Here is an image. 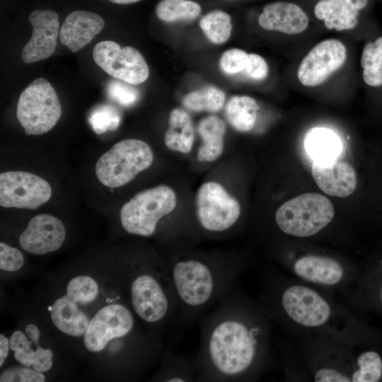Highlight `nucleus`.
<instances>
[{
	"mask_svg": "<svg viewBox=\"0 0 382 382\" xmlns=\"http://www.w3.org/2000/svg\"><path fill=\"white\" fill-rule=\"evenodd\" d=\"M271 319L260 301L236 287L230 291L201 323L197 382L258 379L272 362Z\"/></svg>",
	"mask_w": 382,
	"mask_h": 382,
	"instance_id": "1",
	"label": "nucleus"
},
{
	"mask_svg": "<svg viewBox=\"0 0 382 382\" xmlns=\"http://www.w3.org/2000/svg\"><path fill=\"white\" fill-rule=\"evenodd\" d=\"M178 307L181 332L190 328L236 287L247 261L233 254L173 248L163 260Z\"/></svg>",
	"mask_w": 382,
	"mask_h": 382,
	"instance_id": "2",
	"label": "nucleus"
},
{
	"mask_svg": "<svg viewBox=\"0 0 382 382\" xmlns=\"http://www.w3.org/2000/svg\"><path fill=\"white\" fill-rule=\"evenodd\" d=\"M260 298L272 318L304 328H322L333 314L330 302L317 291L303 284H284L271 272L263 277Z\"/></svg>",
	"mask_w": 382,
	"mask_h": 382,
	"instance_id": "3",
	"label": "nucleus"
},
{
	"mask_svg": "<svg viewBox=\"0 0 382 382\" xmlns=\"http://www.w3.org/2000/svg\"><path fill=\"white\" fill-rule=\"evenodd\" d=\"M176 205L175 192L167 185L142 190L122 205L121 225L129 234L150 237L156 233L158 222L173 212Z\"/></svg>",
	"mask_w": 382,
	"mask_h": 382,
	"instance_id": "4",
	"label": "nucleus"
},
{
	"mask_svg": "<svg viewBox=\"0 0 382 382\" xmlns=\"http://www.w3.org/2000/svg\"><path fill=\"white\" fill-rule=\"evenodd\" d=\"M334 207L329 199L308 192L289 199L275 213V222L284 233L295 237L312 236L332 221Z\"/></svg>",
	"mask_w": 382,
	"mask_h": 382,
	"instance_id": "5",
	"label": "nucleus"
},
{
	"mask_svg": "<svg viewBox=\"0 0 382 382\" xmlns=\"http://www.w3.org/2000/svg\"><path fill=\"white\" fill-rule=\"evenodd\" d=\"M154 153L144 141L127 139L114 144L96 164L98 180L108 187H119L132 181L153 163Z\"/></svg>",
	"mask_w": 382,
	"mask_h": 382,
	"instance_id": "6",
	"label": "nucleus"
},
{
	"mask_svg": "<svg viewBox=\"0 0 382 382\" xmlns=\"http://www.w3.org/2000/svg\"><path fill=\"white\" fill-rule=\"evenodd\" d=\"M61 115V104L55 90L43 78L32 81L19 97L16 117L26 135H40L49 132Z\"/></svg>",
	"mask_w": 382,
	"mask_h": 382,
	"instance_id": "7",
	"label": "nucleus"
},
{
	"mask_svg": "<svg viewBox=\"0 0 382 382\" xmlns=\"http://www.w3.org/2000/svg\"><path fill=\"white\" fill-rule=\"evenodd\" d=\"M195 205L199 227L210 234L229 231L237 224L241 213L238 201L215 181H208L199 186Z\"/></svg>",
	"mask_w": 382,
	"mask_h": 382,
	"instance_id": "8",
	"label": "nucleus"
},
{
	"mask_svg": "<svg viewBox=\"0 0 382 382\" xmlns=\"http://www.w3.org/2000/svg\"><path fill=\"white\" fill-rule=\"evenodd\" d=\"M93 58L108 74L132 85L144 82L149 76L144 57L132 47H121L113 41H101L94 47Z\"/></svg>",
	"mask_w": 382,
	"mask_h": 382,
	"instance_id": "9",
	"label": "nucleus"
},
{
	"mask_svg": "<svg viewBox=\"0 0 382 382\" xmlns=\"http://www.w3.org/2000/svg\"><path fill=\"white\" fill-rule=\"evenodd\" d=\"M50 185L43 178L25 171L0 174V204L6 208L35 209L52 196Z\"/></svg>",
	"mask_w": 382,
	"mask_h": 382,
	"instance_id": "10",
	"label": "nucleus"
},
{
	"mask_svg": "<svg viewBox=\"0 0 382 382\" xmlns=\"http://www.w3.org/2000/svg\"><path fill=\"white\" fill-rule=\"evenodd\" d=\"M134 328L135 320L129 308L121 303L107 305L90 320L83 344L88 351L98 352L110 340L128 336Z\"/></svg>",
	"mask_w": 382,
	"mask_h": 382,
	"instance_id": "11",
	"label": "nucleus"
},
{
	"mask_svg": "<svg viewBox=\"0 0 382 382\" xmlns=\"http://www.w3.org/2000/svg\"><path fill=\"white\" fill-rule=\"evenodd\" d=\"M347 59L345 45L337 39H326L316 45L301 60L297 78L304 86L323 83L342 67Z\"/></svg>",
	"mask_w": 382,
	"mask_h": 382,
	"instance_id": "12",
	"label": "nucleus"
},
{
	"mask_svg": "<svg viewBox=\"0 0 382 382\" xmlns=\"http://www.w3.org/2000/svg\"><path fill=\"white\" fill-rule=\"evenodd\" d=\"M29 21L33 34L21 52V59L26 64L50 57L55 50L60 31L58 14L53 11H34L29 16Z\"/></svg>",
	"mask_w": 382,
	"mask_h": 382,
	"instance_id": "13",
	"label": "nucleus"
},
{
	"mask_svg": "<svg viewBox=\"0 0 382 382\" xmlns=\"http://www.w3.org/2000/svg\"><path fill=\"white\" fill-rule=\"evenodd\" d=\"M65 237V228L59 219L40 214L30 220L19 236V243L29 253L44 255L59 249Z\"/></svg>",
	"mask_w": 382,
	"mask_h": 382,
	"instance_id": "14",
	"label": "nucleus"
},
{
	"mask_svg": "<svg viewBox=\"0 0 382 382\" xmlns=\"http://www.w3.org/2000/svg\"><path fill=\"white\" fill-rule=\"evenodd\" d=\"M291 270L300 279L325 286L340 284L347 274L343 265L336 259L314 254L297 258L291 265Z\"/></svg>",
	"mask_w": 382,
	"mask_h": 382,
	"instance_id": "15",
	"label": "nucleus"
},
{
	"mask_svg": "<svg viewBox=\"0 0 382 382\" xmlns=\"http://www.w3.org/2000/svg\"><path fill=\"white\" fill-rule=\"evenodd\" d=\"M258 23L267 30L286 35H298L309 24L306 13L298 5L288 1H276L265 5L258 17Z\"/></svg>",
	"mask_w": 382,
	"mask_h": 382,
	"instance_id": "16",
	"label": "nucleus"
},
{
	"mask_svg": "<svg viewBox=\"0 0 382 382\" xmlns=\"http://www.w3.org/2000/svg\"><path fill=\"white\" fill-rule=\"evenodd\" d=\"M369 0H319L313 13L328 30L344 31L352 30L359 23L362 11Z\"/></svg>",
	"mask_w": 382,
	"mask_h": 382,
	"instance_id": "17",
	"label": "nucleus"
},
{
	"mask_svg": "<svg viewBox=\"0 0 382 382\" xmlns=\"http://www.w3.org/2000/svg\"><path fill=\"white\" fill-rule=\"evenodd\" d=\"M311 173L318 187L330 196L347 197L357 187L356 173L352 166L345 162H314Z\"/></svg>",
	"mask_w": 382,
	"mask_h": 382,
	"instance_id": "18",
	"label": "nucleus"
},
{
	"mask_svg": "<svg viewBox=\"0 0 382 382\" xmlns=\"http://www.w3.org/2000/svg\"><path fill=\"white\" fill-rule=\"evenodd\" d=\"M105 21L98 14L86 11L69 13L60 28L61 42L71 52L81 50L104 28Z\"/></svg>",
	"mask_w": 382,
	"mask_h": 382,
	"instance_id": "19",
	"label": "nucleus"
},
{
	"mask_svg": "<svg viewBox=\"0 0 382 382\" xmlns=\"http://www.w3.org/2000/svg\"><path fill=\"white\" fill-rule=\"evenodd\" d=\"M50 309L52 320L60 331L74 337L85 334L90 319L67 295L56 300Z\"/></svg>",
	"mask_w": 382,
	"mask_h": 382,
	"instance_id": "20",
	"label": "nucleus"
},
{
	"mask_svg": "<svg viewBox=\"0 0 382 382\" xmlns=\"http://www.w3.org/2000/svg\"><path fill=\"white\" fill-rule=\"evenodd\" d=\"M225 122L218 116L209 115L198 124L197 131L202 143L197 153L201 162H213L222 154L224 149Z\"/></svg>",
	"mask_w": 382,
	"mask_h": 382,
	"instance_id": "21",
	"label": "nucleus"
},
{
	"mask_svg": "<svg viewBox=\"0 0 382 382\" xmlns=\"http://www.w3.org/2000/svg\"><path fill=\"white\" fill-rule=\"evenodd\" d=\"M194 139L193 123L188 112L181 108L172 110L164 135L166 147L173 151L188 154L192 149Z\"/></svg>",
	"mask_w": 382,
	"mask_h": 382,
	"instance_id": "22",
	"label": "nucleus"
},
{
	"mask_svg": "<svg viewBox=\"0 0 382 382\" xmlns=\"http://www.w3.org/2000/svg\"><path fill=\"white\" fill-rule=\"evenodd\" d=\"M358 295L361 306L382 315V257L360 271Z\"/></svg>",
	"mask_w": 382,
	"mask_h": 382,
	"instance_id": "23",
	"label": "nucleus"
},
{
	"mask_svg": "<svg viewBox=\"0 0 382 382\" xmlns=\"http://www.w3.org/2000/svg\"><path fill=\"white\" fill-rule=\"evenodd\" d=\"M303 144L309 156L318 163L335 161L342 149L339 137L325 127L310 129L304 137Z\"/></svg>",
	"mask_w": 382,
	"mask_h": 382,
	"instance_id": "24",
	"label": "nucleus"
},
{
	"mask_svg": "<svg viewBox=\"0 0 382 382\" xmlns=\"http://www.w3.org/2000/svg\"><path fill=\"white\" fill-rule=\"evenodd\" d=\"M162 366L156 378L166 382H197L195 357L166 349L161 354Z\"/></svg>",
	"mask_w": 382,
	"mask_h": 382,
	"instance_id": "25",
	"label": "nucleus"
},
{
	"mask_svg": "<svg viewBox=\"0 0 382 382\" xmlns=\"http://www.w3.org/2000/svg\"><path fill=\"white\" fill-rule=\"evenodd\" d=\"M259 109L254 98L248 96H235L226 103L225 115L236 130L245 132L254 127Z\"/></svg>",
	"mask_w": 382,
	"mask_h": 382,
	"instance_id": "26",
	"label": "nucleus"
},
{
	"mask_svg": "<svg viewBox=\"0 0 382 382\" xmlns=\"http://www.w3.org/2000/svg\"><path fill=\"white\" fill-rule=\"evenodd\" d=\"M360 64L366 85L371 88L382 87V36L364 45Z\"/></svg>",
	"mask_w": 382,
	"mask_h": 382,
	"instance_id": "27",
	"label": "nucleus"
},
{
	"mask_svg": "<svg viewBox=\"0 0 382 382\" xmlns=\"http://www.w3.org/2000/svg\"><path fill=\"white\" fill-rule=\"evenodd\" d=\"M352 382L382 381V354L374 346L356 357L350 374Z\"/></svg>",
	"mask_w": 382,
	"mask_h": 382,
	"instance_id": "28",
	"label": "nucleus"
},
{
	"mask_svg": "<svg viewBox=\"0 0 382 382\" xmlns=\"http://www.w3.org/2000/svg\"><path fill=\"white\" fill-rule=\"evenodd\" d=\"M155 11L157 17L165 22L192 21L199 16L201 6L191 0H161Z\"/></svg>",
	"mask_w": 382,
	"mask_h": 382,
	"instance_id": "29",
	"label": "nucleus"
},
{
	"mask_svg": "<svg viewBox=\"0 0 382 382\" xmlns=\"http://www.w3.org/2000/svg\"><path fill=\"white\" fill-rule=\"evenodd\" d=\"M225 93L221 89L208 86L187 93L183 99V104L187 109L195 111L217 112L225 102Z\"/></svg>",
	"mask_w": 382,
	"mask_h": 382,
	"instance_id": "30",
	"label": "nucleus"
},
{
	"mask_svg": "<svg viewBox=\"0 0 382 382\" xmlns=\"http://www.w3.org/2000/svg\"><path fill=\"white\" fill-rule=\"evenodd\" d=\"M199 27L210 42L216 45L223 44L231 36V18L227 13L214 10L201 18Z\"/></svg>",
	"mask_w": 382,
	"mask_h": 382,
	"instance_id": "31",
	"label": "nucleus"
},
{
	"mask_svg": "<svg viewBox=\"0 0 382 382\" xmlns=\"http://www.w3.org/2000/svg\"><path fill=\"white\" fill-rule=\"evenodd\" d=\"M121 122V113L115 106L100 104L90 112L88 122L98 134L117 129Z\"/></svg>",
	"mask_w": 382,
	"mask_h": 382,
	"instance_id": "32",
	"label": "nucleus"
},
{
	"mask_svg": "<svg viewBox=\"0 0 382 382\" xmlns=\"http://www.w3.org/2000/svg\"><path fill=\"white\" fill-rule=\"evenodd\" d=\"M98 294V285L91 277L80 275L71 279L66 286V295L80 304H88Z\"/></svg>",
	"mask_w": 382,
	"mask_h": 382,
	"instance_id": "33",
	"label": "nucleus"
},
{
	"mask_svg": "<svg viewBox=\"0 0 382 382\" xmlns=\"http://www.w3.org/2000/svg\"><path fill=\"white\" fill-rule=\"evenodd\" d=\"M119 79L111 80L107 85L106 91L110 98L124 107L134 105L139 98V91Z\"/></svg>",
	"mask_w": 382,
	"mask_h": 382,
	"instance_id": "34",
	"label": "nucleus"
},
{
	"mask_svg": "<svg viewBox=\"0 0 382 382\" xmlns=\"http://www.w3.org/2000/svg\"><path fill=\"white\" fill-rule=\"evenodd\" d=\"M31 345V341L21 330L15 331L9 339L10 349L14 352L15 359L24 366L29 367L33 364L35 350L33 349Z\"/></svg>",
	"mask_w": 382,
	"mask_h": 382,
	"instance_id": "35",
	"label": "nucleus"
},
{
	"mask_svg": "<svg viewBox=\"0 0 382 382\" xmlns=\"http://www.w3.org/2000/svg\"><path fill=\"white\" fill-rule=\"evenodd\" d=\"M249 54L245 51L233 48L223 53L219 59V67L226 74H235L244 71L248 61Z\"/></svg>",
	"mask_w": 382,
	"mask_h": 382,
	"instance_id": "36",
	"label": "nucleus"
},
{
	"mask_svg": "<svg viewBox=\"0 0 382 382\" xmlns=\"http://www.w3.org/2000/svg\"><path fill=\"white\" fill-rule=\"evenodd\" d=\"M14 366L5 369L0 375L1 382H43L42 372L28 368Z\"/></svg>",
	"mask_w": 382,
	"mask_h": 382,
	"instance_id": "37",
	"label": "nucleus"
},
{
	"mask_svg": "<svg viewBox=\"0 0 382 382\" xmlns=\"http://www.w3.org/2000/svg\"><path fill=\"white\" fill-rule=\"evenodd\" d=\"M24 264V257L20 250L3 242L0 243V268L7 272L20 270Z\"/></svg>",
	"mask_w": 382,
	"mask_h": 382,
	"instance_id": "38",
	"label": "nucleus"
},
{
	"mask_svg": "<svg viewBox=\"0 0 382 382\" xmlns=\"http://www.w3.org/2000/svg\"><path fill=\"white\" fill-rule=\"evenodd\" d=\"M313 381L316 382H349L350 374L332 365H321L313 372Z\"/></svg>",
	"mask_w": 382,
	"mask_h": 382,
	"instance_id": "39",
	"label": "nucleus"
},
{
	"mask_svg": "<svg viewBox=\"0 0 382 382\" xmlns=\"http://www.w3.org/2000/svg\"><path fill=\"white\" fill-rule=\"evenodd\" d=\"M268 65L261 56L250 53L245 69L246 75L255 81H262L268 74Z\"/></svg>",
	"mask_w": 382,
	"mask_h": 382,
	"instance_id": "40",
	"label": "nucleus"
},
{
	"mask_svg": "<svg viewBox=\"0 0 382 382\" xmlns=\"http://www.w3.org/2000/svg\"><path fill=\"white\" fill-rule=\"evenodd\" d=\"M52 352L50 349L42 348L38 345L32 365L33 369L40 372L47 371L52 366Z\"/></svg>",
	"mask_w": 382,
	"mask_h": 382,
	"instance_id": "41",
	"label": "nucleus"
},
{
	"mask_svg": "<svg viewBox=\"0 0 382 382\" xmlns=\"http://www.w3.org/2000/svg\"><path fill=\"white\" fill-rule=\"evenodd\" d=\"M9 340L3 334L0 335V366H1L8 357L9 350Z\"/></svg>",
	"mask_w": 382,
	"mask_h": 382,
	"instance_id": "42",
	"label": "nucleus"
},
{
	"mask_svg": "<svg viewBox=\"0 0 382 382\" xmlns=\"http://www.w3.org/2000/svg\"><path fill=\"white\" fill-rule=\"evenodd\" d=\"M25 334L33 342L39 341L40 331L37 326L33 324H28L25 327Z\"/></svg>",
	"mask_w": 382,
	"mask_h": 382,
	"instance_id": "43",
	"label": "nucleus"
},
{
	"mask_svg": "<svg viewBox=\"0 0 382 382\" xmlns=\"http://www.w3.org/2000/svg\"><path fill=\"white\" fill-rule=\"evenodd\" d=\"M109 1H110L112 3L118 4H128L135 3L140 0H109Z\"/></svg>",
	"mask_w": 382,
	"mask_h": 382,
	"instance_id": "44",
	"label": "nucleus"
},
{
	"mask_svg": "<svg viewBox=\"0 0 382 382\" xmlns=\"http://www.w3.org/2000/svg\"><path fill=\"white\" fill-rule=\"evenodd\" d=\"M226 1H233V0H226Z\"/></svg>",
	"mask_w": 382,
	"mask_h": 382,
	"instance_id": "45",
	"label": "nucleus"
}]
</instances>
